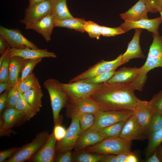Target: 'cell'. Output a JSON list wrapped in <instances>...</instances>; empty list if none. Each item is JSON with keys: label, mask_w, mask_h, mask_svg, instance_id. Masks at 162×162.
Wrapping results in <instances>:
<instances>
[{"label": "cell", "mask_w": 162, "mask_h": 162, "mask_svg": "<svg viewBox=\"0 0 162 162\" xmlns=\"http://www.w3.org/2000/svg\"><path fill=\"white\" fill-rule=\"evenodd\" d=\"M132 83H103L101 87L90 97L104 111H134L139 99Z\"/></svg>", "instance_id": "6da1fadb"}, {"label": "cell", "mask_w": 162, "mask_h": 162, "mask_svg": "<svg viewBox=\"0 0 162 162\" xmlns=\"http://www.w3.org/2000/svg\"><path fill=\"white\" fill-rule=\"evenodd\" d=\"M152 37L153 41L150 46L146 62L141 67L140 74L132 83L134 91H142L147 79V74L150 70L157 67L162 68V35L153 34Z\"/></svg>", "instance_id": "7a4b0ae2"}, {"label": "cell", "mask_w": 162, "mask_h": 162, "mask_svg": "<svg viewBox=\"0 0 162 162\" xmlns=\"http://www.w3.org/2000/svg\"><path fill=\"white\" fill-rule=\"evenodd\" d=\"M132 144L131 141L120 137L106 138L94 145L86 147L81 151L104 155L129 154L132 152Z\"/></svg>", "instance_id": "3957f363"}, {"label": "cell", "mask_w": 162, "mask_h": 162, "mask_svg": "<svg viewBox=\"0 0 162 162\" xmlns=\"http://www.w3.org/2000/svg\"><path fill=\"white\" fill-rule=\"evenodd\" d=\"M60 82L55 79L50 78L44 83V86L49 95L55 124L59 120L60 111L66 107L69 99L65 92L60 87Z\"/></svg>", "instance_id": "277c9868"}, {"label": "cell", "mask_w": 162, "mask_h": 162, "mask_svg": "<svg viewBox=\"0 0 162 162\" xmlns=\"http://www.w3.org/2000/svg\"><path fill=\"white\" fill-rule=\"evenodd\" d=\"M50 134L44 131L37 134L31 142L19 149L5 162H23L29 161L48 139Z\"/></svg>", "instance_id": "5b68a950"}, {"label": "cell", "mask_w": 162, "mask_h": 162, "mask_svg": "<svg viewBox=\"0 0 162 162\" xmlns=\"http://www.w3.org/2000/svg\"><path fill=\"white\" fill-rule=\"evenodd\" d=\"M134 113V111H104L100 109L94 115V123L90 129L98 132L117 123L128 120Z\"/></svg>", "instance_id": "8992f818"}, {"label": "cell", "mask_w": 162, "mask_h": 162, "mask_svg": "<svg viewBox=\"0 0 162 162\" xmlns=\"http://www.w3.org/2000/svg\"><path fill=\"white\" fill-rule=\"evenodd\" d=\"M102 84H90L80 80L68 83H59L69 99L72 100L90 96L100 88Z\"/></svg>", "instance_id": "52a82bcc"}, {"label": "cell", "mask_w": 162, "mask_h": 162, "mask_svg": "<svg viewBox=\"0 0 162 162\" xmlns=\"http://www.w3.org/2000/svg\"><path fill=\"white\" fill-rule=\"evenodd\" d=\"M122 54H121L113 60H101L71 79L69 82L92 78L116 70L119 66L123 64L122 62Z\"/></svg>", "instance_id": "ba28073f"}, {"label": "cell", "mask_w": 162, "mask_h": 162, "mask_svg": "<svg viewBox=\"0 0 162 162\" xmlns=\"http://www.w3.org/2000/svg\"><path fill=\"white\" fill-rule=\"evenodd\" d=\"M71 118V123L67 130L64 137L56 143V153L57 155L64 152L71 151L74 148L78 138L82 132L78 119L75 117Z\"/></svg>", "instance_id": "9c48e42d"}, {"label": "cell", "mask_w": 162, "mask_h": 162, "mask_svg": "<svg viewBox=\"0 0 162 162\" xmlns=\"http://www.w3.org/2000/svg\"><path fill=\"white\" fill-rule=\"evenodd\" d=\"M0 136L9 135L14 127L27 121L25 115L15 107L6 108L0 115Z\"/></svg>", "instance_id": "30bf717a"}, {"label": "cell", "mask_w": 162, "mask_h": 162, "mask_svg": "<svg viewBox=\"0 0 162 162\" xmlns=\"http://www.w3.org/2000/svg\"><path fill=\"white\" fill-rule=\"evenodd\" d=\"M50 0H43L29 4L25 9V16L20 22L25 25L34 22L45 16L51 14Z\"/></svg>", "instance_id": "8fae6325"}, {"label": "cell", "mask_w": 162, "mask_h": 162, "mask_svg": "<svg viewBox=\"0 0 162 162\" xmlns=\"http://www.w3.org/2000/svg\"><path fill=\"white\" fill-rule=\"evenodd\" d=\"M0 35L8 41L11 48L18 49L28 47L33 49L39 48L35 44L24 37L18 28L8 29L0 26Z\"/></svg>", "instance_id": "7c38bea8"}, {"label": "cell", "mask_w": 162, "mask_h": 162, "mask_svg": "<svg viewBox=\"0 0 162 162\" xmlns=\"http://www.w3.org/2000/svg\"><path fill=\"white\" fill-rule=\"evenodd\" d=\"M66 107V115L69 118L75 113L94 115L100 109L96 103L89 96L74 100L69 99Z\"/></svg>", "instance_id": "4fadbf2b"}, {"label": "cell", "mask_w": 162, "mask_h": 162, "mask_svg": "<svg viewBox=\"0 0 162 162\" xmlns=\"http://www.w3.org/2000/svg\"><path fill=\"white\" fill-rule=\"evenodd\" d=\"M119 137L131 141L142 140L148 138L143 128L134 114L127 120Z\"/></svg>", "instance_id": "5bb4252c"}, {"label": "cell", "mask_w": 162, "mask_h": 162, "mask_svg": "<svg viewBox=\"0 0 162 162\" xmlns=\"http://www.w3.org/2000/svg\"><path fill=\"white\" fill-rule=\"evenodd\" d=\"M55 20L51 14L47 15L37 21L25 25V28L32 29L41 34L47 42L51 40V36L55 26Z\"/></svg>", "instance_id": "9a60e30c"}, {"label": "cell", "mask_w": 162, "mask_h": 162, "mask_svg": "<svg viewBox=\"0 0 162 162\" xmlns=\"http://www.w3.org/2000/svg\"><path fill=\"white\" fill-rule=\"evenodd\" d=\"M57 141L53 131L45 143L29 161L53 162L55 157L56 146Z\"/></svg>", "instance_id": "2e32d148"}, {"label": "cell", "mask_w": 162, "mask_h": 162, "mask_svg": "<svg viewBox=\"0 0 162 162\" xmlns=\"http://www.w3.org/2000/svg\"><path fill=\"white\" fill-rule=\"evenodd\" d=\"M162 23L160 16L151 19H143L136 21L124 22L120 26L125 33L133 28H140L146 29L153 34H159V28Z\"/></svg>", "instance_id": "e0dca14e"}, {"label": "cell", "mask_w": 162, "mask_h": 162, "mask_svg": "<svg viewBox=\"0 0 162 162\" xmlns=\"http://www.w3.org/2000/svg\"><path fill=\"white\" fill-rule=\"evenodd\" d=\"M134 111L136 119L148 136L149 124L155 111L149 105L148 101L138 99Z\"/></svg>", "instance_id": "ac0fdd59"}, {"label": "cell", "mask_w": 162, "mask_h": 162, "mask_svg": "<svg viewBox=\"0 0 162 162\" xmlns=\"http://www.w3.org/2000/svg\"><path fill=\"white\" fill-rule=\"evenodd\" d=\"M142 29L135 28V32L131 40L128 43L125 52L122 55V62L124 64L135 58H145V56L141 48L140 38Z\"/></svg>", "instance_id": "d6986e66"}, {"label": "cell", "mask_w": 162, "mask_h": 162, "mask_svg": "<svg viewBox=\"0 0 162 162\" xmlns=\"http://www.w3.org/2000/svg\"><path fill=\"white\" fill-rule=\"evenodd\" d=\"M148 6L143 0H139L126 12L120 14L124 22L136 21L143 19H148Z\"/></svg>", "instance_id": "ffe728a7"}, {"label": "cell", "mask_w": 162, "mask_h": 162, "mask_svg": "<svg viewBox=\"0 0 162 162\" xmlns=\"http://www.w3.org/2000/svg\"><path fill=\"white\" fill-rule=\"evenodd\" d=\"M141 68H122L116 71L113 76L107 81L109 83H133L138 76Z\"/></svg>", "instance_id": "44dd1931"}, {"label": "cell", "mask_w": 162, "mask_h": 162, "mask_svg": "<svg viewBox=\"0 0 162 162\" xmlns=\"http://www.w3.org/2000/svg\"><path fill=\"white\" fill-rule=\"evenodd\" d=\"M8 52L11 56H19L25 59L55 58L57 56L55 53L49 51L46 49H33L28 47L24 49H18L10 47L9 49Z\"/></svg>", "instance_id": "7402d4cb"}, {"label": "cell", "mask_w": 162, "mask_h": 162, "mask_svg": "<svg viewBox=\"0 0 162 162\" xmlns=\"http://www.w3.org/2000/svg\"><path fill=\"white\" fill-rule=\"evenodd\" d=\"M104 139L98 132L89 129L81 132L74 147L79 152L87 147L98 143Z\"/></svg>", "instance_id": "603a6c76"}, {"label": "cell", "mask_w": 162, "mask_h": 162, "mask_svg": "<svg viewBox=\"0 0 162 162\" xmlns=\"http://www.w3.org/2000/svg\"><path fill=\"white\" fill-rule=\"evenodd\" d=\"M23 96L29 106L37 113L42 107L41 99L43 93L39 80L37 79L33 87L22 94Z\"/></svg>", "instance_id": "cb8c5ba5"}, {"label": "cell", "mask_w": 162, "mask_h": 162, "mask_svg": "<svg viewBox=\"0 0 162 162\" xmlns=\"http://www.w3.org/2000/svg\"><path fill=\"white\" fill-rule=\"evenodd\" d=\"M51 6V14L55 20L73 18L68 8L67 0H50Z\"/></svg>", "instance_id": "d4e9b609"}, {"label": "cell", "mask_w": 162, "mask_h": 162, "mask_svg": "<svg viewBox=\"0 0 162 162\" xmlns=\"http://www.w3.org/2000/svg\"><path fill=\"white\" fill-rule=\"evenodd\" d=\"M25 59L19 56H11L9 65V85L8 89L14 86L17 83L21 67Z\"/></svg>", "instance_id": "484cf974"}, {"label": "cell", "mask_w": 162, "mask_h": 162, "mask_svg": "<svg viewBox=\"0 0 162 162\" xmlns=\"http://www.w3.org/2000/svg\"><path fill=\"white\" fill-rule=\"evenodd\" d=\"M86 21L83 18L74 17L62 20H55V26L83 33L85 32L84 27Z\"/></svg>", "instance_id": "4316f807"}, {"label": "cell", "mask_w": 162, "mask_h": 162, "mask_svg": "<svg viewBox=\"0 0 162 162\" xmlns=\"http://www.w3.org/2000/svg\"><path fill=\"white\" fill-rule=\"evenodd\" d=\"M147 138L148 142L146 151V159L151 156L162 143V128L149 134Z\"/></svg>", "instance_id": "83f0119b"}, {"label": "cell", "mask_w": 162, "mask_h": 162, "mask_svg": "<svg viewBox=\"0 0 162 162\" xmlns=\"http://www.w3.org/2000/svg\"><path fill=\"white\" fill-rule=\"evenodd\" d=\"M104 155L84 151L75 152L72 154L73 161L76 162H100Z\"/></svg>", "instance_id": "f1b7e54d"}, {"label": "cell", "mask_w": 162, "mask_h": 162, "mask_svg": "<svg viewBox=\"0 0 162 162\" xmlns=\"http://www.w3.org/2000/svg\"><path fill=\"white\" fill-rule=\"evenodd\" d=\"M127 120L117 123L98 132L104 139L119 137L123 126Z\"/></svg>", "instance_id": "f546056e"}, {"label": "cell", "mask_w": 162, "mask_h": 162, "mask_svg": "<svg viewBox=\"0 0 162 162\" xmlns=\"http://www.w3.org/2000/svg\"><path fill=\"white\" fill-rule=\"evenodd\" d=\"M75 117L79 122L82 132L90 129L93 125L94 116L91 113H75L72 114L69 118Z\"/></svg>", "instance_id": "4dcf8cb0"}, {"label": "cell", "mask_w": 162, "mask_h": 162, "mask_svg": "<svg viewBox=\"0 0 162 162\" xmlns=\"http://www.w3.org/2000/svg\"><path fill=\"white\" fill-rule=\"evenodd\" d=\"M42 58L25 59L21 67V76L19 80L22 81L33 73V70L36 65L40 62Z\"/></svg>", "instance_id": "1f68e13d"}, {"label": "cell", "mask_w": 162, "mask_h": 162, "mask_svg": "<svg viewBox=\"0 0 162 162\" xmlns=\"http://www.w3.org/2000/svg\"><path fill=\"white\" fill-rule=\"evenodd\" d=\"M15 107L25 115L27 120H30L37 113L25 100L21 93Z\"/></svg>", "instance_id": "d6a6232c"}, {"label": "cell", "mask_w": 162, "mask_h": 162, "mask_svg": "<svg viewBox=\"0 0 162 162\" xmlns=\"http://www.w3.org/2000/svg\"><path fill=\"white\" fill-rule=\"evenodd\" d=\"M100 27L101 26L97 23L89 20L86 21L84 28L90 38L98 40L101 35Z\"/></svg>", "instance_id": "836d02e7"}, {"label": "cell", "mask_w": 162, "mask_h": 162, "mask_svg": "<svg viewBox=\"0 0 162 162\" xmlns=\"http://www.w3.org/2000/svg\"><path fill=\"white\" fill-rule=\"evenodd\" d=\"M8 89L9 92L7 97L6 108L15 107L19 99L21 93L17 84L14 86Z\"/></svg>", "instance_id": "e575fe53"}, {"label": "cell", "mask_w": 162, "mask_h": 162, "mask_svg": "<svg viewBox=\"0 0 162 162\" xmlns=\"http://www.w3.org/2000/svg\"><path fill=\"white\" fill-rule=\"evenodd\" d=\"M37 79L33 73L23 80H19L17 84L20 93L22 94L32 88Z\"/></svg>", "instance_id": "d590c367"}, {"label": "cell", "mask_w": 162, "mask_h": 162, "mask_svg": "<svg viewBox=\"0 0 162 162\" xmlns=\"http://www.w3.org/2000/svg\"><path fill=\"white\" fill-rule=\"evenodd\" d=\"M115 70H114L92 78L83 79L80 81L93 84L103 83L107 81L113 76L116 71Z\"/></svg>", "instance_id": "8d00e7d4"}, {"label": "cell", "mask_w": 162, "mask_h": 162, "mask_svg": "<svg viewBox=\"0 0 162 162\" xmlns=\"http://www.w3.org/2000/svg\"><path fill=\"white\" fill-rule=\"evenodd\" d=\"M11 57L10 55L8 52L0 66V82H8Z\"/></svg>", "instance_id": "74e56055"}, {"label": "cell", "mask_w": 162, "mask_h": 162, "mask_svg": "<svg viewBox=\"0 0 162 162\" xmlns=\"http://www.w3.org/2000/svg\"><path fill=\"white\" fill-rule=\"evenodd\" d=\"M162 128V114L155 112L150 121L148 137L150 133Z\"/></svg>", "instance_id": "f35d334b"}, {"label": "cell", "mask_w": 162, "mask_h": 162, "mask_svg": "<svg viewBox=\"0 0 162 162\" xmlns=\"http://www.w3.org/2000/svg\"><path fill=\"white\" fill-rule=\"evenodd\" d=\"M148 103L155 112L162 114V90L154 95Z\"/></svg>", "instance_id": "ab89813d"}, {"label": "cell", "mask_w": 162, "mask_h": 162, "mask_svg": "<svg viewBox=\"0 0 162 162\" xmlns=\"http://www.w3.org/2000/svg\"><path fill=\"white\" fill-rule=\"evenodd\" d=\"M100 32L101 35L107 37L115 36L125 33L120 26L111 28L101 26Z\"/></svg>", "instance_id": "60d3db41"}, {"label": "cell", "mask_w": 162, "mask_h": 162, "mask_svg": "<svg viewBox=\"0 0 162 162\" xmlns=\"http://www.w3.org/2000/svg\"><path fill=\"white\" fill-rule=\"evenodd\" d=\"M59 120L55 124L53 130L55 137L57 141H60L64 138L67 131L65 128L61 125V122Z\"/></svg>", "instance_id": "b9f144b4"}, {"label": "cell", "mask_w": 162, "mask_h": 162, "mask_svg": "<svg viewBox=\"0 0 162 162\" xmlns=\"http://www.w3.org/2000/svg\"><path fill=\"white\" fill-rule=\"evenodd\" d=\"M20 148L17 147H13L1 151L0 152V162H5L7 159L11 157Z\"/></svg>", "instance_id": "7bdbcfd3"}, {"label": "cell", "mask_w": 162, "mask_h": 162, "mask_svg": "<svg viewBox=\"0 0 162 162\" xmlns=\"http://www.w3.org/2000/svg\"><path fill=\"white\" fill-rule=\"evenodd\" d=\"M54 160L57 162H73L72 154L71 151L62 153L58 154L57 156L55 158Z\"/></svg>", "instance_id": "ee69618b"}, {"label": "cell", "mask_w": 162, "mask_h": 162, "mask_svg": "<svg viewBox=\"0 0 162 162\" xmlns=\"http://www.w3.org/2000/svg\"><path fill=\"white\" fill-rule=\"evenodd\" d=\"M162 8V0H151L148 12L155 13Z\"/></svg>", "instance_id": "f6af8a7d"}, {"label": "cell", "mask_w": 162, "mask_h": 162, "mask_svg": "<svg viewBox=\"0 0 162 162\" xmlns=\"http://www.w3.org/2000/svg\"><path fill=\"white\" fill-rule=\"evenodd\" d=\"M9 92L8 89L1 95L0 96V114L1 115L6 108L7 97Z\"/></svg>", "instance_id": "bcb514c9"}, {"label": "cell", "mask_w": 162, "mask_h": 162, "mask_svg": "<svg viewBox=\"0 0 162 162\" xmlns=\"http://www.w3.org/2000/svg\"><path fill=\"white\" fill-rule=\"evenodd\" d=\"M146 162H161L162 160L158 148L154 151L152 155L145 159Z\"/></svg>", "instance_id": "7dc6e473"}, {"label": "cell", "mask_w": 162, "mask_h": 162, "mask_svg": "<svg viewBox=\"0 0 162 162\" xmlns=\"http://www.w3.org/2000/svg\"><path fill=\"white\" fill-rule=\"evenodd\" d=\"M11 47L8 41L2 36L0 35V54L1 55L4 53L7 49Z\"/></svg>", "instance_id": "c3c4849f"}, {"label": "cell", "mask_w": 162, "mask_h": 162, "mask_svg": "<svg viewBox=\"0 0 162 162\" xmlns=\"http://www.w3.org/2000/svg\"><path fill=\"white\" fill-rule=\"evenodd\" d=\"M100 162H118L116 155L107 154L103 155Z\"/></svg>", "instance_id": "681fc988"}, {"label": "cell", "mask_w": 162, "mask_h": 162, "mask_svg": "<svg viewBox=\"0 0 162 162\" xmlns=\"http://www.w3.org/2000/svg\"><path fill=\"white\" fill-rule=\"evenodd\" d=\"M139 161V158L135 153L131 152L128 154L126 162H138Z\"/></svg>", "instance_id": "f907efd6"}, {"label": "cell", "mask_w": 162, "mask_h": 162, "mask_svg": "<svg viewBox=\"0 0 162 162\" xmlns=\"http://www.w3.org/2000/svg\"><path fill=\"white\" fill-rule=\"evenodd\" d=\"M9 82H0V93L1 94L3 91L8 89L9 87Z\"/></svg>", "instance_id": "816d5d0a"}, {"label": "cell", "mask_w": 162, "mask_h": 162, "mask_svg": "<svg viewBox=\"0 0 162 162\" xmlns=\"http://www.w3.org/2000/svg\"><path fill=\"white\" fill-rule=\"evenodd\" d=\"M128 154L123 153L116 155L118 162H126Z\"/></svg>", "instance_id": "f5cc1de1"}, {"label": "cell", "mask_w": 162, "mask_h": 162, "mask_svg": "<svg viewBox=\"0 0 162 162\" xmlns=\"http://www.w3.org/2000/svg\"><path fill=\"white\" fill-rule=\"evenodd\" d=\"M10 48V47L8 48L4 53L1 55V56L0 57V66L1 65L4 58L8 52Z\"/></svg>", "instance_id": "db71d44e"}, {"label": "cell", "mask_w": 162, "mask_h": 162, "mask_svg": "<svg viewBox=\"0 0 162 162\" xmlns=\"http://www.w3.org/2000/svg\"><path fill=\"white\" fill-rule=\"evenodd\" d=\"M43 0H28L29 2V4H32L34 3L39 2Z\"/></svg>", "instance_id": "11a10c76"}, {"label": "cell", "mask_w": 162, "mask_h": 162, "mask_svg": "<svg viewBox=\"0 0 162 162\" xmlns=\"http://www.w3.org/2000/svg\"><path fill=\"white\" fill-rule=\"evenodd\" d=\"M160 156L162 160V146L160 145L158 147Z\"/></svg>", "instance_id": "9f6ffc18"}, {"label": "cell", "mask_w": 162, "mask_h": 162, "mask_svg": "<svg viewBox=\"0 0 162 162\" xmlns=\"http://www.w3.org/2000/svg\"><path fill=\"white\" fill-rule=\"evenodd\" d=\"M143 0L145 1L146 3V4L148 7V8L150 5L151 0Z\"/></svg>", "instance_id": "6f0895ef"}, {"label": "cell", "mask_w": 162, "mask_h": 162, "mask_svg": "<svg viewBox=\"0 0 162 162\" xmlns=\"http://www.w3.org/2000/svg\"><path fill=\"white\" fill-rule=\"evenodd\" d=\"M160 15V17L161 18V19H162V8H160L159 10V11H158Z\"/></svg>", "instance_id": "680465c9"}]
</instances>
